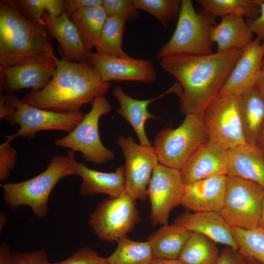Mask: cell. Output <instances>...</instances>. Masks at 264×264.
I'll list each match as a JSON object with an SVG mask.
<instances>
[{
	"label": "cell",
	"instance_id": "1",
	"mask_svg": "<svg viewBox=\"0 0 264 264\" xmlns=\"http://www.w3.org/2000/svg\"><path fill=\"white\" fill-rule=\"evenodd\" d=\"M242 50L231 49L205 55L176 54L163 57L160 66L181 87L180 111L201 115L218 96Z\"/></svg>",
	"mask_w": 264,
	"mask_h": 264
},
{
	"label": "cell",
	"instance_id": "2",
	"mask_svg": "<svg viewBox=\"0 0 264 264\" xmlns=\"http://www.w3.org/2000/svg\"><path fill=\"white\" fill-rule=\"evenodd\" d=\"M60 54L49 83L42 89L31 90L22 99L24 103L57 112H76L108 92L110 82L103 81L90 64L68 61Z\"/></svg>",
	"mask_w": 264,
	"mask_h": 264
},
{
	"label": "cell",
	"instance_id": "3",
	"mask_svg": "<svg viewBox=\"0 0 264 264\" xmlns=\"http://www.w3.org/2000/svg\"><path fill=\"white\" fill-rule=\"evenodd\" d=\"M45 23L33 22L15 0L0 1V66L57 61Z\"/></svg>",
	"mask_w": 264,
	"mask_h": 264
},
{
	"label": "cell",
	"instance_id": "4",
	"mask_svg": "<svg viewBox=\"0 0 264 264\" xmlns=\"http://www.w3.org/2000/svg\"><path fill=\"white\" fill-rule=\"evenodd\" d=\"M74 153L70 150L66 155L53 156L46 169L31 178L0 184L3 200L9 208L16 210L21 206H27L37 217H45L48 211V198L55 185L66 176L77 175Z\"/></svg>",
	"mask_w": 264,
	"mask_h": 264
},
{
	"label": "cell",
	"instance_id": "5",
	"mask_svg": "<svg viewBox=\"0 0 264 264\" xmlns=\"http://www.w3.org/2000/svg\"><path fill=\"white\" fill-rule=\"evenodd\" d=\"M215 18L203 10L197 12L191 0H181L175 31L157 55L161 59L176 54L205 55L213 53L211 34L216 25Z\"/></svg>",
	"mask_w": 264,
	"mask_h": 264
},
{
	"label": "cell",
	"instance_id": "6",
	"mask_svg": "<svg viewBox=\"0 0 264 264\" xmlns=\"http://www.w3.org/2000/svg\"><path fill=\"white\" fill-rule=\"evenodd\" d=\"M209 141L201 115L188 114L177 128H165L156 135L154 148L159 163L180 170L194 153Z\"/></svg>",
	"mask_w": 264,
	"mask_h": 264
},
{
	"label": "cell",
	"instance_id": "7",
	"mask_svg": "<svg viewBox=\"0 0 264 264\" xmlns=\"http://www.w3.org/2000/svg\"><path fill=\"white\" fill-rule=\"evenodd\" d=\"M90 104L91 108L82 120L67 135L56 139L54 144L80 152L86 161L101 164L115 158L113 152L102 143L98 132L100 118L112 108L105 95L96 97Z\"/></svg>",
	"mask_w": 264,
	"mask_h": 264
},
{
	"label": "cell",
	"instance_id": "8",
	"mask_svg": "<svg viewBox=\"0 0 264 264\" xmlns=\"http://www.w3.org/2000/svg\"><path fill=\"white\" fill-rule=\"evenodd\" d=\"M136 200L126 191L98 203L88 221L97 237L105 242H117L132 232L141 220Z\"/></svg>",
	"mask_w": 264,
	"mask_h": 264
},
{
	"label": "cell",
	"instance_id": "9",
	"mask_svg": "<svg viewBox=\"0 0 264 264\" xmlns=\"http://www.w3.org/2000/svg\"><path fill=\"white\" fill-rule=\"evenodd\" d=\"M264 188L250 180L227 176L224 202L219 214L231 226L245 229L258 226Z\"/></svg>",
	"mask_w": 264,
	"mask_h": 264
},
{
	"label": "cell",
	"instance_id": "10",
	"mask_svg": "<svg viewBox=\"0 0 264 264\" xmlns=\"http://www.w3.org/2000/svg\"><path fill=\"white\" fill-rule=\"evenodd\" d=\"M201 117L209 141L228 150L246 143L241 121L240 95L218 96Z\"/></svg>",
	"mask_w": 264,
	"mask_h": 264
},
{
	"label": "cell",
	"instance_id": "11",
	"mask_svg": "<svg viewBox=\"0 0 264 264\" xmlns=\"http://www.w3.org/2000/svg\"><path fill=\"white\" fill-rule=\"evenodd\" d=\"M8 95L14 110L5 118L13 126L20 128L15 133L17 137L32 138L39 132L58 130L70 132L82 120L84 114L81 111L60 113L29 106L14 93Z\"/></svg>",
	"mask_w": 264,
	"mask_h": 264
},
{
	"label": "cell",
	"instance_id": "12",
	"mask_svg": "<svg viewBox=\"0 0 264 264\" xmlns=\"http://www.w3.org/2000/svg\"><path fill=\"white\" fill-rule=\"evenodd\" d=\"M184 187L179 170L160 163L156 166L147 189L153 226L168 224L170 212L180 205Z\"/></svg>",
	"mask_w": 264,
	"mask_h": 264
},
{
	"label": "cell",
	"instance_id": "13",
	"mask_svg": "<svg viewBox=\"0 0 264 264\" xmlns=\"http://www.w3.org/2000/svg\"><path fill=\"white\" fill-rule=\"evenodd\" d=\"M116 142L125 159L126 191L136 199L146 200L153 171L159 163L155 149L135 143L131 136H118Z\"/></svg>",
	"mask_w": 264,
	"mask_h": 264
},
{
	"label": "cell",
	"instance_id": "14",
	"mask_svg": "<svg viewBox=\"0 0 264 264\" xmlns=\"http://www.w3.org/2000/svg\"><path fill=\"white\" fill-rule=\"evenodd\" d=\"M87 60L104 81H138L150 83L156 78L152 62L131 57L121 58L90 52Z\"/></svg>",
	"mask_w": 264,
	"mask_h": 264
},
{
	"label": "cell",
	"instance_id": "15",
	"mask_svg": "<svg viewBox=\"0 0 264 264\" xmlns=\"http://www.w3.org/2000/svg\"><path fill=\"white\" fill-rule=\"evenodd\" d=\"M264 59V42L256 38L242 50L218 96L240 95L255 87Z\"/></svg>",
	"mask_w": 264,
	"mask_h": 264
},
{
	"label": "cell",
	"instance_id": "16",
	"mask_svg": "<svg viewBox=\"0 0 264 264\" xmlns=\"http://www.w3.org/2000/svg\"><path fill=\"white\" fill-rule=\"evenodd\" d=\"M57 61L49 60L8 67L0 66V92L5 90L13 93L26 88L43 89L50 81Z\"/></svg>",
	"mask_w": 264,
	"mask_h": 264
},
{
	"label": "cell",
	"instance_id": "17",
	"mask_svg": "<svg viewBox=\"0 0 264 264\" xmlns=\"http://www.w3.org/2000/svg\"><path fill=\"white\" fill-rule=\"evenodd\" d=\"M228 150L208 141L202 145L180 170L184 185L216 176H227Z\"/></svg>",
	"mask_w": 264,
	"mask_h": 264
},
{
	"label": "cell",
	"instance_id": "18",
	"mask_svg": "<svg viewBox=\"0 0 264 264\" xmlns=\"http://www.w3.org/2000/svg\"><path fill=\"white\" fill-rule=\"evenodd\" d=\"M227 176H216L184 185L180 205L197 212H219L223 206Z\"/></svg>",
	"mask_w": 264,
	"mask_h": 264
},
{
	"label": "cell",
	"instance_id": "19",
	"mask_svg": "<svg viewBox=\"0 0 264 264\" xmlns=\"http://www.w3.org/2000/svg\"><path fill=\"white\" fill-rule=\"evenodd\" d=\"M50 35L56 40L61 47L60 53L68 61L86 62L88 51L74 23L64 11L58 17L45 12L42 16Z\"/></svg>",
	"mask_w": 264,
	"mask_h": 264
},
{
	"label": "cell",
	"instance_id": "20",
	"mask_svg": "<svg viewBox=\"0 0 264 264\" xmlns=\"http://www.w3.org/2000/svg\"><path fill=\"white\" fill-rule=\"evenodd\" d=\"M175 223L192 232L202 234L216 243L223 244L238 250V245L233 236L231 227L219 212L183 213L175 219Z\"/></svg>",
	"mask_w": 264,
	"mask_h": 264
},
{
	"label": "cell",
	"instance_id": "21",
	"mask_svg": "<svg viewBox=\"0 0 264 264\" xmlns=\"http://www.w3.org/2000/svg\"><path fill=\"white\" fill-rule=\"evenodd\" d=\"M77 176L82 182L79 194L89 196L95 194H106L109 198H116L126 192L125 165L119 166L113 172L106 173L88 168L84 163L75 162Z\"/></svg>",
	"mask_w": 264,
	"mask_h": 264
},
{
	"label": "cell",
	"instance_id": "22",
	"mask_svg": "<svg viewBox=\"0 0 264 264\" xmlns=\"http://www.w3.org/2000/svg\"><path fill=\"white\" fill-rule=\"evenodd\" d=\"M179 88L176 82L167 91L155 97L147 100L132 98L126 94L119 86L116 87L112 90V93L120 105V107L116 109L117 112L124 118L133 129L140 144L151 146V143L145 132V125L150 119L158 118L148 110V105L169 93L173 92L177 93Z\"/></svg>",
	"mask_w": 264,
	"mask_h": 264
},
{
	"label": "cell",
	"instance_id": "23",
	"mask_svg": "<svg viewBox=\"0 0 264 264\" xmlns=\"http://www.w3.org/2000/svg\"><path fill=\"white\" fill-rule=\"evenodd\" d=\"M227 176L254 182L264 188V152L244 144L228 150Z\"/></svg>",
	"mask_w": 264,
	"mask_h": 264
},
{
	"label": "cell",
	"instance_id": "24",
	"mask_svg": "<svg viewBox=\"0 0 264 264\" xmlns=\"http://www.w3.org/2000/svg\"><path fill=\"white\" fill-rule=\"evenodd\" d=\"M253 35L244 17L227 15L221 17L214 27L211 39L217 44V52H223L242 50L252 42Z\"/></svg>",
	"mask_w": 264,
	"mask_h": 264
},
{
	"label": "cell",
	"instance_id": "25",
	"mask_svg": "<svg viewBox=\"0 0 264 264\" xmlns=\"http://www.w3.org/2000/svg\"><path fill=\"white\" fill-rule=\"evenodd\" d=\"M240 101L245 141L257 146L264 125V97L255 87L240 94Z\"/></svg>",
	"mask_w": 264,
	"mask_h": 264
},
{
	"label": "cell",
	"instance_id": "26",
	"mask_svg": "<svg viewBox=\"0 0 264 264\" xmlns=\"http://www.w3.org/2000/svg\"><path fill=\"white\" fill-rule=\"evenodd\" d=\"M174 223L162 225L148 239L154 258L177 259L192 234Z\"/></svg>",
	"mask_w": 264,
	"mask_h": 264
},
{
	"label": "cell",
	"instance_id": "27",
	"mask_svg": "<svg viewBox=\"0 0 264 264\" xmlns=\"http://www.w3.org/2000/svg\"><path fill=\"white\" fill-rule=\"evenodd\" d=\"M107 18L102 6L81 8L71 15L88 51L97 46Z\"/></svg>",
	"mask_w": 264,
	"mask_h": 264
},
{
	"label": "cell",
	"instance_id": "28",
	"mask_svg": "<svg viewBox=\"0 0 264 264\" xmlns=\"http://www.w3.org/2000/svg\"><path fill=\"white\" fill-rule=\"evenodd\" d=\"M260 0H197L203 11L216 18L238 15L247 20L256 18L260 13Z\"/></svg>",
	"mask_w": 264,
	"mask_h": 264
},
{
	"label": "cell",
	"instance_id": "29",
	"mask_svg": "<svg viewBox=\"0 0 264 264\" xmlns=\"http://www.w3.org/2000/svg\"><path fill=\"white\" fill-rule=\"evenodd\" d=\"M220 255L216 242L192 232L178 259L186 264H217Z\"/></svg>",
	"mask_w": 264,
	"mask_h": 264
},
{
	"label": "cell",
	"instance_id": "30",
	"mask_svg": "<svg viewBox=\"0 0 264 264\" xmlns=\"http://www.w3.org/2000/svg\"><path fill=\"white\" fill-rule=\"evenodd\" d=\"M117 242L115 250L107 257L108 264H151L154 259L148 241H134L126 236Z\"/></svg>",
	"mask_w": 264,
	"mask_h": 264
},
{
	"label": "cell",
	"instance_id": "31",
	"mask_svg": "<svg viewBox=\"0 0 264 264\" xmlns=\"http://www.w3.org/2000/svg\"><path fill=\"white\" fill-rule=\"evenodd\" d=\"M125 22L124 19L108 17L95 47L96 53L121 58L130 57L122 47Z\"/></svg>",
	"mask_w": 264,
	"mask_h": 264
},
{
	"label": "cell",
	"instance_id": "32",
	"mask_svg": "<svg viewBox=\"0 0 264 264\" xmlns=\"http://www.w3.org/2000/svg\"><path fill=\"white\" fill-rule=\"evenodd\" d=\"M238 245V251L247 261L264 264V229L260 227L245 229L231 227Z\"/></svg>",
	"mask_w": 264,
	"mask_h": 264
},
{
	"label": "cell",
	"instance_id": "33",
	"mask_svg": "<svg viewBox=\"0 0 264 264\" xmlns=\"http://www.w3.org/2000/svg\"><path fill=\"white\" fill-rule=\"evenodd\" d=\"M15 2L27 18L37 22L44 23L42 16L45 12L58 17L64 11L65 0H19Z\"/></svg>",
	"mask_w": 264,
	"mask_h": 264
},
{
	"label": "cell",
	"instance_id": "34",
	"mask_svg": "<svg viewBox=\"0 0 264 264\" xmlns=\"http://www.w3.org/2000/svg\"><path fill=\"white\" fill-rule=\"evenodd\" d=\"M136 8L150 13L166 25L178 17L181 7L180 0H133Z\"/></svg>",
	"mask_w": 264,
	"mask_h": 264
},
{
	"label": "cell",
	"instance_id": "35",
	"mask_svg": "<svg viewBox=\"0 0 264 264\" xmlns=\"http://www.w3.org/2000/svg\"><path fill=\"white\" fill-rule=\"evenodd\" d=\"M102 6L108 17L132 22L139 16L133 0H103Z\"/></svg>",
	"mask_w": 264,
	"mask_h": 264
},
{
	"label": "cell",
	"instance_id": "36",
	"mask_svg": "<svg viewBox=\"0 0 264 264\" xmlns=\"http://www.w3.org/2000/svg\"><path fill=\"white\" fill-rule=\"evenodd\" d=\"M16 136L15 134L5 136L6 140L0 145V180L7 179L16 164L17 152L11 145Z\"/></svg>",
	"mask_w": 264,
	"mask_h": 264
},
{
	"label": "cell",
	"instance_id": "37",
	"mask_svg": "<svg viewBox=\"0 0 264 264\" xmlns=\"http://www.w3.org/2000/svg\"><path fill=\"white\" fill-rule=\"evenodd\" d=\"M51 264H108L107 257L100 256L88 247H83L67 259Z\"/></svg>",
	"mask_w": 264,
	"mask_h": 264
},
{
	"label": "cell",
	"instance_id": "38",
	"mask_svg": "<svg viewBox=\"0 0 264 264\" xmlns=\"http://www.w3.org/2000/svg\"><path fill=\"white\" fill-rule=\"evenodd\" d=\"M12 260L13 264H51L44 249L26 253L13 252Z\"/></svg>",
	"mask_w": 264,
	"mask_h": 264
},
{
	"label": "cell",
	"instance_id": "39",
	"mask_svg": "<svg viewBox=\"0 0 264 264\" xmlns=\"http://www.w3.org/2000/svg\"><path fill=\"white\" fill-rule=\"evenodd\" d=\"M245 257L238 250L226 246L220 253L217 264H246Z\"/></svg>",
	"mask_w": 264,
	"mask_h": 264
},
{
	"label": "cell",
	"instance_id": "40",
	"mask_svg": "<svg viewBox=\"0 0 264 264\" xmlns=\"http://www.w3.org/2000/svg\"><path fill=\"white\" fill-rule=\"evenodd\" d=\"M102 2L103 0H66L64 11L69 16L81 8L101 6Z\"/></svg>",
	"mask_w": 264,
	"mask_h": 264
},
{
	"label": "cell",
	"instance_id": "41",
	"mask_svg": "<svg viewBox=\"0 0 264 264\" xmlns=\"http://www.w3.org/2000/svg\"><path fill=\"white\" fill-rule=\"evenodd\" d=\"M260 13L255 19L247 20L250 29L257 38L264 42V0L260 1Z\"/></svg>",
	"mask_w": 264,
	"mask_h": 264
},
{
	"label": "cell",
	"instance_id": "42",
	"mask_svg": "<svg viewBox=\"0 0 264 264\" xmlns=\"http://www.w3.org/2000/svg\"><path fill=\"white\" fill-rule=\"evenodd\" d=\"M14 110V107L8 94H0V119H5L11 115Z\"/></svg>",
	"mask_w": 264,
	"mask_h": 264
},
{
	"label": "cell",
	"instance_id": "43",
	"mask_svg": "<svg viewBox=\"0 0 264 264\" xmlns=\"http://www.w3.org/2000/svg\"><path fill=\"white\" fill-rule=\"evenodd\" d=\"M0 264H13L10 247L3 243L0 247Z\"/></svg>",
	"mask_w": 264,
	"mask_h": 264
},
{
	"label": "cell",
	"instance_id": "44",
	"mask_svg": "<svg viewBox=\"0 0 264 264\" xmlns=\"http://www.w3.org/2000/svg\"><path fill=\"white\" fill-rule=\"evenodd\" d=\"M151 264H186L179 259H163L154 258Z\"/></svg>",
	"mask_w": 264,
	"mask_h": 264
},
{
	"label": "cell",
	"instance_id": "45",
	"mask_svg": "<svg viewBox=\"0 0 264 264\" xmlns=\"http://www.w3.org/2000/svg\"><path fill=\"white\" fill-rule=\"evenodd\" d=\"M255 87L264 97V69H263L256 82Z\"/></svg>",
	"mask_w": 264,
	"mask_h": 264
},
{
	"label": "cell",
	"instance_id": "46",
	"mask_svg": "<svg viewBox=\"0 0 264 264\" xmlns=\"http://www.w3.org/2000/svg\"><path fill=\"white\" fill-rule=\"evenodd\" d=\"M258 226L264 229V196L262 204L261 211Z\"/></svg>",
	"mask_w": 264,
	"mask_h": 264
},
{
	"label": "cell",
	"instance_id": "47",
	"mask_svg": "<svg viewBox=\"0 0 264 264\" xmlns=\"http://www.w3.org/2000/svg\"><path fill=\"white\" fill-rule=\"evenodd\" d=\"M257 146L261 149H264V125L258 139Z\"/></svg>",
	"mask_w": 264,
	"mask_h": 264
},
{
	"label": "cell",
	"instance_id": "48",
	"mask_svg": "<svg viewBox=\"0 0 264 264\" xmlns=\"http://www.w3.org/2000/svg\"><path fill=\"white\" fill-rule=\"evenodd\" d=\"M248 262H250L252 264H259V263H258L257 262H253V261H248Z\"/></svg>",
	"mask_w": 264,
	"mask_h": 264
},
{
	"label": "cell",
	"instance_id": "49",
	"mask_svg": "<svg viewBox=\"0 0 264 264\" xmlns=\"http://www.w3.org/2000/svg\"><path fill=\"white\" fill-rule=\"evenodd\" d=\"M263 69H264V59L263 63Z\"/></svg>",
	"mask_w": 264,
	"mask_h": 264
},
{
	"label": "cell",
	"instance_id": "50",
	"mask_svg": "<svg viewBox=\"0 0 264 264\" xmlns=\"http://www.w3.org/2000/svg\"><path fill=\"white\" fill-rule=\"evenodd\" d=\"M246 264H252L250 262L248 261Z\"/></svg>",
	"mask_w": 264,
	"mask_h": 264
},
{
	"label": "cell",
	"instance_id": "51",
	"mask_svg": "<svg viewBox=\"0 0 264 264\" xmlns=\"http://www.w3.org/2000/svg\"><path fill=\"white\" fill-rule=\"evenodd\" d=\"M263 150V151H264V150Z\"/></svg>",
	"mask_w": 264,
	"mask_h": 264
}]
</instances>
